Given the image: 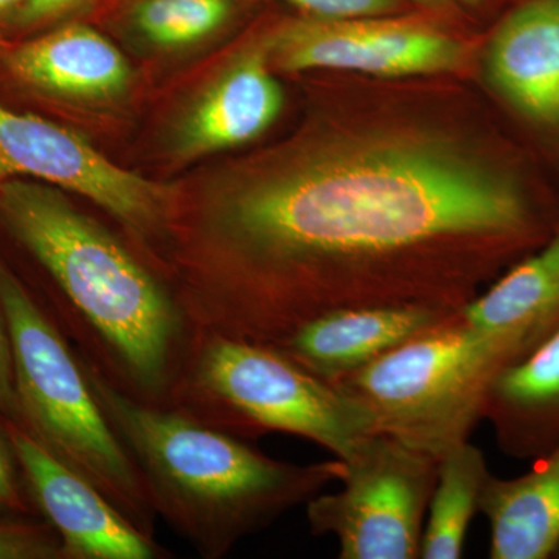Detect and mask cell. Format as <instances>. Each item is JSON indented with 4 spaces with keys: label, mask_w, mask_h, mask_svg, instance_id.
I'll return each instance as SVG.
<instances>
[{
    "label": "cell",
    "mask_w": 559,
    "mask_h": 559,
    "mask_svg": "<svg viewBox=\"0 0 559 559\" xmlns=\"http://www.w3.org/2000/svg\"><path fill=\"white\" fill-rule=\"evenodd\" d=\"M452 2H454L455 5L460 3V5H465L469 7V9H474V7H479L480 3L484 2V0H452Z\"/></svg>",
    "instance_id": "27"
},
{
    "label": "cell",
    "mask_w": 559,
    "mask_h": 559,
    "mask_svg": "<svg viewBox=\"0 0 559 559\" xmlns=\"http://www.w3.org/2000/svg\"><path fill=\"white\" fill-rule=\"evenodd\" d=\"M342 465L340 491L305 503L312 535L334 536L341 559L419 558L440 459L370 436Z\"/></svg>",
    "instance_id": "7"
},
{
    "label": "cell",
    "mask_w": 559,
    "mask_h": 559,
    "mask_svg": "<svg viewBox=\"0 0 559 559\" xmlns=\"http://www.w3.org/2000/svg\"><path fill=\"white\" fill-rule=\"evenodd\" d=\"M514 364L502 341L471 325L460 310L331 384L358 407L371 436L441 459L469 441L489 388Z\"/></svg>",
    "instance_id": "5"
},
{
    "label": "cell",
    "mask_w": 559,
    "mask_h": 559,
    "mask_svg": "<svg viewBox=\"0 0 559 559\" xmlns=\"http://www.w3.org/2000/svg\"><path fill=\"white\" fill-rule=\"evenodd\" d=\"M25 178L87 198L146 249L167 242L180 200L171 187L114 164L75 131L0 105V182Z\"/></svg>",
    "instance_id": "8"
},
{
    "label": "cell",
    "mask_w": 559,
    "mask_h": 559,
    "mask_svg": "<svg viewBox=\"0 0 559 559\" xmlns=\"http://www.w3.org/2000/svg\"><path fill=\"white\" fill-rule=\"evenodd\" d=\"M459 311L421 305H373L326 312L272 345L301 369L333 382L436 329Z\"/></svg>",
    "instance_id": "13"
},
{
    "label": "cell",
    "mask_w": 559,
    "mask_h": 559,
    "mask_svg": "<svg viewBox=\"0 0 559 559\" xmlns=\"http://www.w3.org/2000/svg\"><path fill=\"white\" fill-rule=\"evenodd\" d=\"M22 473L9 428L0 423V514H24L28 511L22 489Z\"/></svg>",
    "instance_id": "23"
},
{
    "label": "cell",
    "mask_w": 559,
    "mask_h": 559,
    "mask_svg": "<svg viewBox=\"0 0 559 559\" xmlns=\"http://www.w3.org/2000/svg\"><path fill=\"white\" fill-rule=\"evenodd\" d=\"M0 223L46 277L47 316L80 358L130 399L168 407L198 330L164 272L38 180L0 182Z\"/></svg>",
    "instance_id": "2"
},
{
    "label": "cell",
    "mask_w": 559,
    "mask_h": 559,
    "mask_svg": "<svg viewBox=\"0 0 559 559\" xmlns=\"http://www.w3.org/2000/svg\"><path fill=\"white\" fill-rule=\"evenodd\" d=\"M3 66L11 79L35 94L84 105L119 100L132 80L119 47L81 20L61 22L10 47Z\"/></svg>",
    "instance_id": "12"
},
{
    "label": "cell",
    "mask_w": 559,
    "mask_h": 559,
    "mask_svg": "<svg viewBox=\"0 0 559 559\" xmlns=\"http://www.w3.org/2000/svg\"><path fill=\"white\" fill-rule=\"evenodd\" d=\"M462 314L502 341L518 362L532 355L559 330V230L480 290Z\"/></svg>",
    "instance_id": "15"
},
{
    "label": "cell",
    "mask_w": 559,
    "mask_h": 559,
    "mask_svg": "<svg viewBox=\"0 0 559 559\" xmlns=\"http://www.w3.org/2000/svg\"><path fill=\"white\" fill-rule=\"evenodd\" d=\"M105 0H25L10 27L33 31L80 20V14L100 7Z\"/></svg>",
    "instance_id": "22"
},
{
    "label": "cell",
    "mask_w": 559,
    "mask_h": 559,
    "mask_svg": "<svg viewBox=\"0 0 559 559\" xmlns=\"http://www.w3.org/2000/svg\"><path fill=\"white\" fill-rule=\"evenodd\" d=\"M249 0H128L132 32L151 46L179 49L227 27Z\"/></svg>",
    "instance_id": "19"
},
{
    "label": "cell",
    "mask_w": 559,
    "mask_h": 559,
    "mask_svg": "<svg viewBox=\"0 0 559 559\" xmlns=\"http://www.w3.org/2000/svg\"><path fill=\"white\" fill-rule=\"evenodd\" d=\"M191 103L175 132V153L200 159L237 148L270 130L283 109V90L261 36Z\"/></svg>",
    "instance_id": "11"
},
{
    "label": "cell",
    "mask_w": 559,
    "mask_h": 559,
    "mask_svg": "<svg viewBox=\"0 0 559 559\" xmlns=\"http://www.w3.org/2000/svg\"><path fill=\"white\" fill-rule=\"evenodd\" d=\"M25 0H0V25H11Z\"/></svg>",
    "instance_id": "25"
},
{
    "label": "cell",
    "mask_w": 559,
    "mask_h": 559,
    "mask_svg": "<svg viewBox=\"0 0 559 559\" xmlns=\"http://www.w3.org/2000/svg\"><path fill=\"white\" fill-rule=\"evenodd\" d=\"M83 366L157 516L201 558L226 557L240 540L341 479V459L299 465L267 457L240 437L170 407L139 403Z\"/></svg>",
    "instance_id": "3"
},
{
    "label": "cell",
    "mask_w": 559,
    "mask_h": 559,
    "mask_svg": "<svg viewBox=\"0 0 559 559\" xmlns=\"http://www.w3.org/2000/svg\"><path fill=\"white\" fill-rule=\"evenodd\" d=\"M489 476L487 457L471 441L452 448L440 459L419 558L463 557L466 533L476 514L480 513L481 496Z\"/></svg>",
    "instance_id": "18"
},
{
    "label": "cell",
    "mask_w": 559,
    "mask_h": 559,
    "mask_svg": "<svg viewBox=\"0 0 559 559\" xmlns=\"http://www.w3.org/2000/svg\"><path fill=\"white\" fill-rule=\"evenodd\" d=\"M551 559H559V546L557 547V550H555L554 557Z\"/></svg>",
    "instance_id": "28"
},
{
    "label": "cell",
    "mask_w": 559,
    "mask_h": 559,
    "mask_svg": "<svg viewBox=\"0 0 559 559\" xmlns=\"http://www.w3.org/2000/svg\"><path fill=\"white\" fill-rule=\"evenodd\" d=\"M489 84L532 123L559 128V0H522L485 51Z\"/></svg>",
    "instance_id": "14"
},
{
    "label": "cell",
    "mask_w": 559,
    "mask_h": 559,
    "mask_svg": "<svg viewBox=\"0 0 559 559\" xmlns=\"http://www.w3.org/2000/svg\"><path fill=\"white\" fill-rule=\"evenodd\" d=\"M406 2L409 3V5L430 11H447L455 7L452 0H406Z\"/></svg>",
    "instance_id": "26"
},
{
    "label": "cell",
    "mask_w": 559,
    "mask_h": 559,
    "mask_svg": "<svg viewBox=\"0 0 559 559\" xmlns=\"http://www.w3.org/2000/svg\"><path fill=\"white\" fill-rule=\"evenodd\" d=\"M286 3L297 14L318 20H352V17L389 16L400 14L409 3L406 0H275Z\"/></svg>",
    "instance_id": "21"
},
{
    "label": "cell",
    "mask_w": 559,
    "mask_h": 559,
    "mask_svg": "<svg viewBox=\"0 0 559 559\" xmlns=\"http://www.w3.org/2000/svg\"><path fill=\"white\" fill-rule=\"evenodd\" d=\"M0 559H64L49 524H28L0 514Z\"/></svg>",
    "instance_id": "20"
},
{
    "label": "cell",
    "mask_w": 559,
    "mask_h": 559,
    "mask_svg": "<svg viewBox=\"0 0 559 559\" xmlns=\"http://www.w3.org/2000/svg\"><path fill=\"white\" fill-rule=\"evenodd\" d=\"M0 308L13 353L20 428L154 538L157 514L148 489L98 404L83 360L2 257Z\"/></svg>",
    "instance_id": "4"
},
{
    "label": "cell",
    "mask_w": 559,
    "mask_h": 559,
    "mask_svg": "<svg viewBox=\"0 0 559 559\" xmlns=\"http://www.w3.org/2000/svg\"><path fill=\"white\" fill-rule=\"evenodd\" d=\"M480 513L489 524V558L550 559L559 546V447L513 479L489 476Z\"/></svg>",
    "instance_id": "17"
},
{
    "label": "cell",
    "mask_w": 559,
    "mask_h": 559,
    "mask_svg": "<svg viewBox=\"0 0 559 559\" xmlns=\"http://www.w3.org/2000/svg\"><path fill=\"white\" fill-rule=\"evenodd\" d=\"M168 229L198 330L277 345L344 308L460 311L559 223L509 171L425 127H358L283 151Z\"/></svg>",
    "instance_id": "1"
},
{
    "label": "cell",
    "mask_w": 559,
    "mask_h": 559,
    "mask_svg": "<svg viewBox=\"0 0 559 559\" xmlns=\"http://www.w3.org/2000/svg\"><path fill=\"white\" fill-rule=\"evenodd\" d=\"M400 14L352 20L296 14L274 22L260 36L272 68L285 72L345 70L400 79L463 68L462 40L429 22Z\"/></svg>",
    "instance_id": "9"
},
{
    "label": "cell",
    "mask_w": 559,
    "mask_h": 559,
    "mask_svg": "<svg viewBox=\"0 0 559 559\" xmlns=\"http://www.w3.org/2000/svg\"><path fill=\"white\" fill-rule=\"evenodd\" d=\"M22 479L36 509L61 539L64 559L171 558L91 481L47 451L27 430L7 421Z\"/></svg>",
    "instance_id": "10"
},
{
    "label": "cell",
    "mask_w": 559,
    "mask_h": 559,
    "mask_svg": "<svg viewBox=\"0 0 559 559\" xmlns=\"http://www.w3.org/2000/svg\"><path fill=\"white\" fill-rule=\"evenodd\" d=\"M168 407L242 440L275 432L301 437L341 460L371 436L341 390L277 348L202 330Z\"/></svg>",
    "instance_id": "6"
},
{
    "label": "cell",
    "mask_w": 559,
    "mask_h": 559,
    "mask_svg": "<svg viewBox=\"0 0 559 559\" xmlns=\"http://www.w3.org/2000/svg\"><path fill=\"white\" fill-rule=\"evenodd\" d=\"M481 418L509 457L536 460L559 447V330L496 378Z\"/></svg>",
    "instance_id": "16"
},
{
    "label": "cell",
    "mask_w": 559,
    "mask_h": 559,
    "mask_svg": "<svg viewBox=\"0 0 559 559\" xmlns=\"http://www.w3.org/2000/svg\"><path fill=\"white\" fill-rule=\"evenodd\" d=\"M0 414L7 421L21 425L20 401H17L16 385H14L13 353L9 329L0 308Z\"/></svg>",
    "instance_id": "24"
}]
</instances>
